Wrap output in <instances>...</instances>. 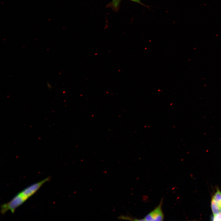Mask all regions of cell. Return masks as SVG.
<instances>
[{"instance_id": "52a82bcc", "label": "cell", "mask_w": 221, "mask_h": 221, "mask_svg": "<svg viewBox=\"0 0 221 221\" xmlns=\"http://www.w3.org/2000/svg\"><path fill=\"white\" fill-rule=\"evenodd\" d=\"M220 213H221V207H220Z\"/></svg>"}, {"instance_id": "3957f363", "label": "cell", "mask_w": 221, "mask_h": 221, "mask_svg": "<svg viewBox=\"0 0 221 221\" xmlns=\"http://www.w3.org/2000/svg\"><path fill=\"white\" fill-rule=\"evenodd\" d=\"M211 208L214 215L220 213V207L218 203L212 199L211 201Z\"/></svg>"}, {"instance_id": "5b68a950", "label": "cell", "mask_w": 221, "mask_h": 221, "mask_svg": "<svg viewBox=\"0 0 221 221\" xmlns=\"http://www.w3.org/2000/svg\"><path fill=\"white\" fill-rule=\"evenodd\" d=\"M214 216L213 218V220L221 221V213Z\"/></svg>"}, {"instance_id": "7a4b0ae2", "label": "cell", "mask_w": 221, "mask_h": 221, "mask_svg": "<svg viewBox=\"0 0 221 221\" xmlns=\"http://www.w3.org/2000/svg\"><path fill=\"white\" fill-rule=\"evenodd\" d=\"M163 200H161L159 205L153 210L147 214L143 218L138 220L157 221L163 220L164 217L162 209Z\"/></svg>"}, {"instance_id": "6da1fadb", "label": "cell", "mask_w": 221, "mask_h": 221, "mask_svg": "<svg viewBox=\"0 0 221 221\" xmlns=\"http://www.w3.org/2000/svg\"><path fill=\"white\" fill-rule=\"evenodd\" d=\"M50 179V177H48L39 182L33 184L23 190L10 201L1 206V213L4 214L10 210L12 213H14L17 208L34 194L44 184L48 181Z\"/></svg>"}, {"instance_id": "8992f818", "label": "cell", "mask_w": 221, "mask_h": 221, "mask_svg": "<svg viewBox=\"0 0 221 221\" xmlns=\"http://www.w3.org/2000/svg\"><path fill=\"white\" fill-rule=\"evenodd\" d=\"M131 0V1H133L135 2H138V3H140V1L139 0Z\"/></svg>"}, {"instance_id": "277c9868", "label": "cell", "mask_w": 221, "mask_h": 221, "mask_svg": "<svg viewBox=\"0 0 221 221\" xmlns=\"http://www.w3.org/2000/svg\"><path fill=\"white\" fill-rule=\"evenodd\" d=\"M218 204L220 207H221V192L217 189L216 192L212 198Z\"/></svg>"}]
</instances>
